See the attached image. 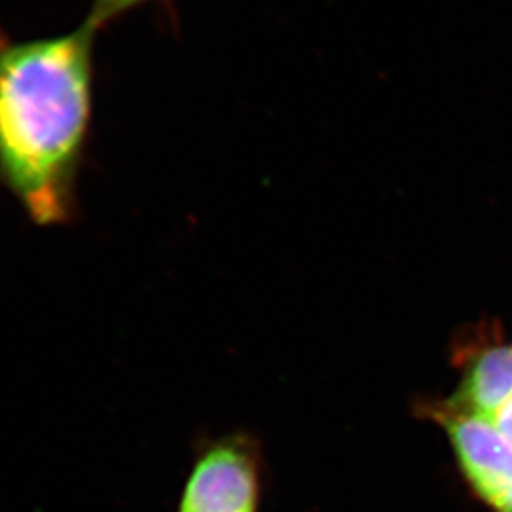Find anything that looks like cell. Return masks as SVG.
I'll use <instances>...</instances> for the list:
<instances>
[{
	"instance_id": "obj_1",
	"label": "cell",
	"mask_w": 512,
	"mask_h": 512,
	"mask_svg": "<svg viewBox=\"0 0 512 512\" xmlns=\"http://www.w3.org/2000/svg\"><path fill=\"white\" fill-rule=\"evenodd\" d=\"M97 32L0 30V180L40 225L70 218L94 119Z\"/></svg>"
},
{
	"instance_id": "obj_2",
	"label": "cell",
	"mask_w": 512,
	"mask_h": 512,
	"mask_svg": "<svg viewBox=\"0 0 512 512\" xmlns=\"http://www.w3.org/2000/svg\"><path fill=\"white\" fill-rule=\"evenodd\" d=\"M474 491L496 512H512V441L493 421L448 408L439 413Z\"/></svg>"
},
{
	"instance_id": "obj_3",
	"label": "cell",
	"mask_w": 512,
	"mask_h": 512,
	"mask_svg": "<svg viewBox=\"0 0 512 512\" xmlns=\"http://www.w3.org/2000/svg\"><path fill=\"white\" fill-rule=\"evenodd\" d=\"M258 469L242 444H218L195 464L180 512H256Z\"/></svg>"
},
{
	"instance_id": "obj_4",
	"label": "cell",
	"mask_w": 512,
	"mask_h": 512,
	"mask_svg": "<svg viewBox=\"0 0 512 512\" xmlns=\"http://www.w3.org/2000/svg\"><path fill=\"white\" fill-rule=\"evenodd\" d=\"M511 396L512 345L493 346L469 366L458 404H449V408L493 421Z\"/></svg>"
},
{
	"instance_id": "obj_5",
	"label": "cell",
	"mask_w": 512,
	"mask_h": 512,
	"mask_svg": "<svg viewBox=\"0 0 512 512\" xmlns=\"http://www.w3.org/2000/svg\"><path fill=\"white\" fill-rule=\"evenodd\" d=\"M148 2H152V0H92L84 24L89 25L90 29L95 32H100L110 24H114L115 20H119L122 15L132 12L133 9H138Z\"/></svg>"
},
{
	"instance_id": "obj_6",
	"label": "cell",
	"mask_w": 512,
	"mask_h": 512,
	"mask_svg": "<svg viewBox=\"0 0 512 512\" xmlns=\"http://www.w3.org/2000/svg\"><path fill=\"white\" fill-rule=\"evenodd\" d=\"M493 423L506 438L512 441V396L506 401L503 408L496 413Z\"/></svg>"
}]
</instances>
